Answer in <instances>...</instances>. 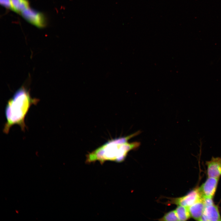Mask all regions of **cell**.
I'll return each mask as SVG.
<instances>
[{
	"mask_svg": "<svg viewBox=\"0 0 221 221\" xmlns=\"http://www.w3.org/2000/svg\"><path fill=\"white\" fill-rule=\"evenodd\" d=\"M140 132V131H138L126 137L108 141L87 154L86 163H91L98 161L103 164L107 161L122 162L125 159L129 151L140 146V142H136L130 143L128 141Z\"/></svg>",
	"mask_w": 221,
	"mask_h": 221,
	"instance_id": "obj_1",
	"label": "cell"
},
{
	"mask_svg": "<svg viewBox=\"0 0 221 221\" xmlns=\"http://www.w3.org/2000/svg\"><path fill=\"white\" fill-rule=\"evenodd\" d=\"M39 100L32 98L29 91L24 87L19 88L7 101L5 109L6 118L3 132L7 134L12 126L18 125L25 131L27 128L25 118L33 105H36Z\"/></svg>",
	"mask_w": 221,
	"mask_h": 221,
	"instance_id": "obj_2",
	"label": "cell"
},
{
	"mask_svg": "<svg viewBox=\"0 0 221 221\" xmlns=\"http://www.w3.org/2000/svg\"><path fill=\"white\" fill-rule=\"evenodd\" d=\"M202 196L199 188L194 189L186 195L178 198H169L167 204H175L189 207L201 200Z\"/></svg>",
	"mask_w": 221,
	"mask_h": 221,
	"instance_id": "obj_3",
	"label": "cell"
},
{
	"mask_svg": "<svg viewBox=\"0 0 221 221\" xmlns=\"http://www.w3.org/2000/svg\"><path fill=\"white\" fill-rule=\"evenodd\" d=\"M20 14L27 21L37 27L42 28L46 25L44 15L29 7L22 11Z\"/></svg>",
	"mask_w": 221,
	"mask_h": 221,
	"instance_id": "obj_4",
	"label": "cell"
},
{
	"mask_svg": "<svg viewBox=\"0 0 221 221\" xmlns=\"http://www.w3.org/2000/svg\"><path fill=\"white\" fill-rule=\"evenodd\" d=\"M219 178L208 177L205 182L199 188L202 197L213 198L215 193Z\"/></svg>",
	"mask_w": 221,
	"mask_h": 221,
	"instance_id": "obj_5",
	"label": "cell"
},
{
	"mask_svg": "<svg viewBox=\"0 0 221 221\" xmlns=\"http://www.w3.org/2000/svg\"><path fill=\"white\" fill-rule=\"evenodd\" d=\"M208 177L219 178L221 176V157H213L206 162Z\"/></svg>",
	"mask_w": 221,
	"mask_h": 221,
	"instance_id": "obj_6",
	"label": "cell"
},
{
	"mask_svg": "<svg viewBox=\"0 0 221 221\" xmlns=\"http://www.w3.org/2000/svg\"><path fill=\"white\" fill-rule=\"evenodd\" d=\"M200 221H221L218 207L214 204L205 206Z\"/></svg>",
	"mask_w": 221,
	"mask_h": 221,
	"instance_id": "obj_7",
	"label": "cell"
},
{
	"mask_svg": "<svg viewBox=\"0 0 221 221\" xmlns=\"http://www.w3.org/2000/svg\"><path fill=\"white\" fill-rule=\"evenodd\" d=\"M205 207L202 198L201 200L188 207L191 216L196 220L200 221Z\"/></svg>",
	"mask_w": 221,
	"mask_h": 221,
	"instance_id": "obj_8",
	"label": "cell"
},
{
	"mask_svg": "<svg viewBox=\"0 0 221 221\" xmlns=\"http://www.w3.org/2000/svg\"><path fill=\"white\" fill-rule=\"evenodd\" d=\"M12 10L18 13L21 14L23 10L29 7V4L28 0H11Z\"/></svg>",
	"mask_w": 221,
	"mask_h": 221,
	"instance_id": "obj_9",
	"label": "cell"
},
{
	"mask_svg": "<svg viewBox=\"0 0 221 221\" xmlns=\"http://www.w3.org/2000/svg\"><path fill=\"white\" fill-rule=\"evenodd\" d=\"M175 211L179 221L187 220L191 217L188 207L178 205Z\"/></svg>",
	"mask_w": 221,
	"mask_h": 221,
	"instance_id": "obj_10",
	"label": "cell"
},
{
	"mask_svg": "<svg viewBox=\"0 0 221 221\" xmlns=\"http://www.w3.org/2000/svg\"><path fill=\"white\" fill-rule=\"evenodd\" d=\"M160 221H179L175 210L170 211L166 213L159 220Z\"/></svg>",
	"mask_w": 221,
	"mask_h": 221,
	"instance_id": "obj_11",
	"label": "cell"
},
{
	"mask_svg": "<svg viewBox=\"0 0 221 221\" xmlns=\"http://www.w3.org/2000/svg\"><path fill=\"white\" fill-rule=\"evenodd\" d=\"M0 3L5 8L12 10L11 0H0Z\"/></svg>",
	"mask_w": 221,
	"mask_h": 221,
	"instance_id": "obj_12",
	"label": "cell"
},
{
	"mask_svg": "<svg viewBox=\"0 0 221 221\" xmlns=\"http://www.w3.org/2000/svg\"><path fill=\"white\" fill-rule=\"evenodd\" d=\"M212 198L210 197H202V200L205 206L214 204Z\"/></svg>",
	"mask_w": 221,
	"mask_h": 221,
	"instance_id": "obj_13",
	"label": "cell"
}]
</instances>
